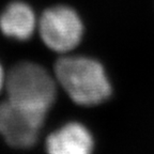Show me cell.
<instances>
[{
  "instance_id": "6da1fadb",
  "label": "cell",
  "mask_w": 154,
  "mask_h": 154,
  "mask_svg": "<svg viewBox=\"0 0 154 154\" xmlns=\"http://www.w3.org/2000/svg\"><path fill=\"white\" fill-rule=\"evenodd\" d=\"M56 78L78 105L95 106L111 95V86L103 65L88 57L71 56L57 61Z\"/></svg>"
},
{
  "instance_id": "5b68a950",
  "label": "cell",
  "mask_w": 154,
  "mask_h": 154,
  "mask_svg": "<svg viewBox=\"0 0 154 154\" xmlns=\"http://www.w3.org/2000/svg\"><path fill=\"white\" fill-rule=\"evenodd\" d=\"M93 138L78 122H70L51 133L46 140L47 154H92Z\"/></svg>"
},
{
  "instance_id": "7a4b0ae2",
  "label": "cell",
  "mask_w": 154,
  "mask_h": 154,
  "mask_svg": "<svg viewBox=\"0 0 154 154\" xmlns=\"http://www.w3.org/2000/svg\"><path fill=\"white\" fill-rule=\"evenodd\" d=\"M8 101L45 115L56 100V82L41 65L20 62L12 67L5 80Z\"/></svg>"
},
{
  "instance_id": "8992f818",
  "label": "cell",
  "mask_w": 154,
  "mask_h": 154,
  "mask_svg": "<svg viewBox=\"0 0 154 154\" xmlns=\"http://www.w3.org/2000/svg\"><path fill=\"white\" fill-rule=\"evenodd\" d=\"M36 26L33 10L22 1L11 2L0 14L1 32L5 36L18 41H26L31 38Z\"/></svg>"
},
{
  "instance_id": "52a82bcc",
  "label": "cell",
  "mask_w": 154,
  "mask_h": 154,
  "mask_svg": "<svg viewBox=\"0 0 154 154\" xmlns=\"http://www.w3.org/2000/svg\"><path fill=\"white\" fill-rule=\"evenodd\" d=\"M5 80H7V75H5V71H3L2 65L0 63V92L5 87Z\"/></svg>"
},
{
  "instance_id": "3957f363",
  "label": "cell",
  "mask_w": 154,
  "mask_h": 154,
  "mask_svg": "<svg viewBox=\"0 0 154 154\" xmlns=\"http://www.w3.org/2000/svg\"><path fill=\"white\" fill-rule=\"evenodd\" d=\"M42 41L51 51L66 53L74 49L82 40L84 26L74 10L64 5L49 8L38 24Z\"/></svg>"
},
{
  "instance_id": "277c9868",
  "label": "cell",
  "mask_w": 154,
  "mask_h": 154,
  "mask_svg": "<svg viewBox=\"0 0 154 154\" xmlns=\"http://www.w3.org/2000/svg\"><path fill=\"white\" fill-rule=\"evenodd\" d=\"M45 117L7 100L0 104V136L11 147L31 148L38 141Z\"/></svg>"
}]
</instances>
